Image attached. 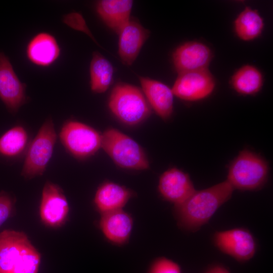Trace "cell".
Segmentation results:
<instances>
[{
    "instance_id": "cell-19",
    "label": "cell",
    "mask_w": 273,
    "mask_h": 273,
    "mask_svg": "<svg viewBox=\"0 0 273 273\" xmlns=\"http://www.w3.org/2000/svg\"><path fill=\"white\" fill-rule=\"evenodd\" d=\"M133 2L129 0H103L97 5V11L104 22L119 33L129 21Z\"/></svg>"
},
{
    "instance_id": "cell-12",
    "label": "cell",
    "mask_w": 273,
    "mask_h": 273,
    "mask_svg": "<svg viewBox=\"0 0 273 273\" xmlns=\"http://www.w3.org/2000/svg\"><path fill=\"white\" fill-rule=\"evenodd\" d=\"M158 189L161 197L174 206L184 202L196 190L189 174L175 167L161 175Z\"/></svg>"
},
{
    "instance_id": "cell-9",
    "label": "cell",
    "mask_w": 273,
    "mask_h": 273,
    "mask_svg": "<svg viewBox=\"0 0 273 273\" xmlns=\"http://www.w3.org/2000/svg\"><path fill=\"white\" fill-rule=\"evenodd\" d=\"M215 87V81L207 69L179 74L172 88L173 95L180 99L196 101L209 96Z\"/></svg>"
},
{
    "instance_id": "cell-4",
    "label": "cell",
    "mask_w": 273,
    "mask_h": 273,
    "mask_svg": "<svg viewBox=\"0 0 273 273\" xmlns=\"http://www.w3.org/2000/svg\"><path fill=\"white\" fill-rule=\"evenodd\" d=\"M101 148L122 168L133 170L149 168L148 160L141 146L117 129L109 128L102 134Z\"/></svg>"
},
{
    "instance_id": "cell-5",
    "label": "cell",
    "mask_w": 273,
    "mask_h": 273,
    "mask_svg": "<svg viewBox=\"0 0 273 273\" xmlns=\"http://www.w3.org/2000/svg\"><path fill=\"white\" fill-rule=\"evenodd\" d=\"M112 112L122 122L129 125H136L145 120L151 110L141 91L130 84L116 85L109 101Z\"/></svg>"
},
{
    "instance_id": "cell-6",
    "label": "cell",
    "mask_w": 273,
    "mask_h": 273,
    "mask_svg": "<svg viewBox=\"0 0 273 273\" xmlns=\"http://www.w3.org/2000/svg\"><path fill=\"white\" fill-rule=\"evenodd\" d=\"M57 135L51 118L43 123L28 146L22 175L30 179L42 175L52 157Z\"/></svg>"
},
{
    "instance_id": "cell-10",
    "label": "cell",
    "mask_w": 273,
    "mask_h": 273,
    "mask_svg": "<svg viewBox=\"0 0 273 273\" xmlns=\"http://www.w3.org/2000/svg\"><path fill=\"white\" fill-rule=\"evenodd\" d=\"M69 204L63 190L58 185L47 181L42 189L39 213L41 221L51 228H59L66 221Z\"/></svg>"
},
{
    "instance_id": "cell-1",
    "label": "cell",
    "mask_w": 273,
    "mask_h": 273,
    "mask_svg": "<svg viewBox=\"0 0 273 273\" xmlns=\"http://www.w3.org/2000/svg\"><path fill=\"white\" fill-rule=\"evenodd\" d=\"M234 190L226 180L207 189L195 190L184 202L174 206L178 226L189 232L198 231L231 198Z\"/></svg>"
},
{
    "instance_id": "cell-13",
    "label": "cell",
    "mask_w": 273,
    "mask_h": 273,
    "mask_svg": "<svg viewBox=\"0 0 273 273\" xmlns=\"http://www.w3.org/2000/svg\"><path fill=\"white\" fill-rule=\"evenodd\" d=\"M212 57L210 49L203 43L191 41L177 48L173 54L174 65L179 74L207 69Z\"/></svg>"
},
{
    "instance_id": "cell-15",
    "label": "cell",
    "mask_w": 273,
    "mask_h": 273,
    "mask_svg": "<svg viewBox=\"0 0 273 273\" xmlns=\"http://www.w3.org/2000/svg\"><path fill=\"white\" fill-rule=\"evenodd\" d=\"M119 34V55L124 64L131 65L148 37L149 32L138 22L129 20Z\"/></svg>"
},
{
    "instance_id": "cell-21",
    "label": "cell",
    "mask_w": 273,
    "mask_h": 273,
    "mask_svg": "<svg viewBox=\"0 0 273 273\" xmlns=\"http://www.w3.org/2000/svg\"><path fill=\"white\" fill-rule=\"evenodd\" d=\"M263 83L261 72L255 67L246 65L235 72L231 79V84L239 94L252 95L258 93Z\"/></svg>"
},
{
    "instance_id": "cell-18",
    "label": "cell",
    "mask_w": 273,
    "mask_h": 273,
    "mask_svg": "<svg viewBox=\"0 0 273 273\" xmlns=\"http://www.w3.org/2000/svg\"><path fill=\"white\" fill-rule=\"evenodd\" d=\"M132 196V192L125 187L106 181L98 188L94 202L97 210L102 214L123 209Z\"/></svg>"
},
{
    "instance_id": "cell-2",
    "label": "cell",
    "mask_w": 273,
    "mask_h": 273,
    "mask_svg": "<svg viewBox=\"0 0 273 273\" xmlns=\"http://www.w3.org/2000/svg\"><path fill=\"white\" fill-rule=\"evenodd\" d=\"M40 255L23 232L0 233V273H37Z\"/></svg>"
},
{
    "instance_id": "cell-17",
    "label": "cell",
    "mask_w": 273,
    "mask_h": 273,
    "mask_svg": "<svg viewBox=\"0 0 273 273\" xmlns=\"http://www.w3.org/2000/svg\"><path fill=\"white\" fill-rule=\"evenodd\" d=\"M140 80L146 96L156 113L163 119H168L173 107V94L165 84L150 78L141 77Z\"/></svg>"
},
{
    "instance_id": "cell-7",
    "label": "cell",
    "mask_w": 273,
    "mask_h": 273,
    "mask_svg": "<svg viewBox=\"0 0 273 273\" xmlns=\"http://www.w3.org/2000/svg\"><path fill=\"white\" fill-rule=\"evenodd\" d=\"M59 138L67 151L78 159L86 158L101 148L102 135L93 127L75 120L64 123Z\"/></svg>"
},
{
    "instance_id": "cell-23",
    "label": "cell",
    "mask_w": 273,
    "mask_h": 273,
    "mask_svg": "<svg viewBox=\"0 0 273 273\" xmlns=\"http://www.w3.org/2000/svg\"><path fill=\"white\" fill-rule=\"evenodd\" d=\"M234 25L235 32L240 39L250 40L261 34L264 23L256 10L246 7L236 18Z\"/></svg>"
},
{
    "instance_id": "cell-3",
    "label": "cell",
    "mask_w": 273,
    "mask_h": 273,
    "mask_svg": "<svg viewBox=\"0 0 273 273\" xmlns=\"http://www.w3.org/2000/svg\"><path fill=\"white\" fill-rule=\"evenodd\" d=\"M268 173V165L264 159L249 150H244L231 163L226 180L234 190L256 191L265 184Z\"/></svg>"
},
{
    "instance_id": "cell-26",
    "label": "cell",
    "mask_w": 273,
    "mask_h": 273,
    "mask_svg": "<svg viewBox=\"0 0 273 273\" xmlns=\"http://www.w3.org/2000/svg\"><path fill=\"white\" fill-rule=\"evenodd\" d=\"M204 273H231L224 266L214 264L209 267Z\"/></svg>"
},
{
    "instance_id": "cell-16",
    "label": "cell",
    "mask_w": 273,
    "mask_h": 273,
    "mask_svg": "<svg viewBox=\"0 0 273 273\" xmlns=\"http://www.w3.org/2000/svg\"><path fill=\"white\" fill-rule=\"evenodd\" d=\"M60 49L55 38L46 32L36 34L27 44L26 56L35 65L46 67L59 58Z\"/></svg>"
},
{
    "instance_id": "cell-25",
    "label": "cell",
    "mask_w": 273,
    "mask_h": 273,
    "mask_svg": "<svg viewBox=\"0 0 273 273\" xmlns=\"http://www.w3.org/2000/svg\"><path fill=\"white\" fill-rule=\"evenodd\" d=\"M13 206L14 201L9 195L0 194V226L11 215Z\"/></svg>"
},
{
    "instance_id": "cell-24",
    "label": "cell",
    "mask_w": 273,
    "mask_h": 273,
    "mask_svg": "<svg viewBox=\"0 0 273 273\" xmlns=\"http://www.w3.org/2000/svg\"><path fill=\"white\" fill-rule=\"evenodd\" d=\"M148 273H181V269L175 261L165 257H160L153 261Z\"/></svg>"
},
{
    "instance_id": "cell-22",
    "label": "cell",
    "mask_w": 273,
    "mask_h": 273,
    "mask_svg": "<svg viewBox=\"0 0 273 273\" xmlns=\"http://www.w3.org/2000/svg\"><path fill=\"white\" fill-rule=\"evenodd\" d=\"M28 143L26 130L22 126H15L1 136L0 154L9 158L18 157L28 148Z\"/></svg>"
},
{
    "instance_id": "cell-14",
    "label": "cell",
    "mask_w": 273,
    "mask_h": 273,
    "mask_svg": "<svg viewBox=\"0 0 273 273\" xmlns=\"http://www.w3.org/2000/svg\"><path fill=\"white\" fill-rule=\"evenodd\" d=\"M99 226L106 239L116 245L128 242L133 225L131 215L120 209L101 214Z\"/></svg>"
},
{
    "instance_id": "cell-8",
    "label": "cell",
    "mask_w": 273,
    "mask_h": 273,
    "mask_svg": "<svg viewBox=\"0 0 273 273\" xmlns=\"http://www.w3.org/2000/svg\"><path fill=\"white\" fill-rule=\"evenodd\" d=\"M212 242L220 252L240 262L251 259L258 248L253 234L242 227L216 231L212 236Z\"/></svg>"
},
{
    "instance_id": "cell-20",
    "label": "cell",
    "mask_w": 273,
    "mask_h": 273,
    "mask_svg": "<svg viewBox=\"0 0 273 273\" xmlns=\"http://www.w3.org/2000/svg\"><path fill=\"white\" fill-rule=\"evenodd\" d=\"M113 74L111 64L98 52H94L90 65V87L93 92L102 93L110 85Z\"/></svg>"
},
{
    "instance_id": "cell-11",
    "label": "cell",
    "mask_w": 273,
    "mask_h": 273,
    "mask_svg": "<svg viewBox=\"0 0 273 273\" xmlns=\"http://www.w3.org/2000/svg\"><path fill=\"white\" fill-rule=\"evenodd\" d=\"M0 99L9 111L16 112L25 103V85L22 83L8 58L0 52Z\"/></svg>"
}]
</instances>
